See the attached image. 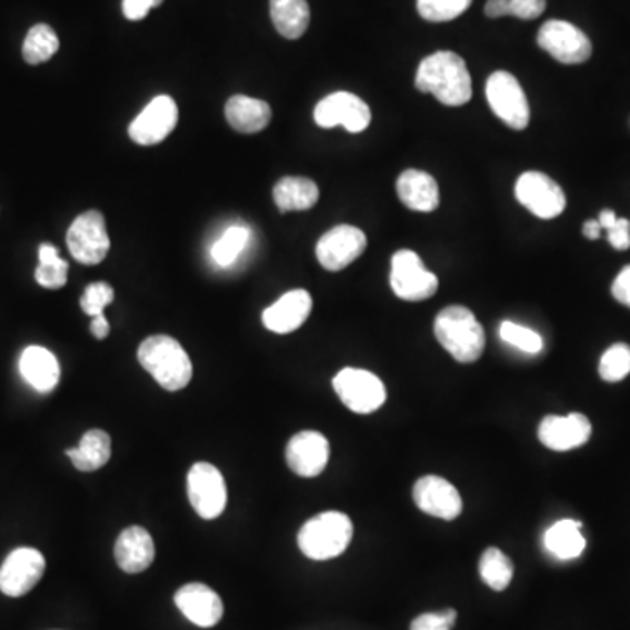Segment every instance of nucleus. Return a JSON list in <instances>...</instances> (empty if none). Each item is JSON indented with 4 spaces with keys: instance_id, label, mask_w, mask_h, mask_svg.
I'll return each mask as SVG.
<instances>
[{
    "instance_id": "37998d69",
    "label": "nucleus",
    "mask_w": 630,
    "mask_h": 630,
    "mask_svg": "<svg viewBox=\"0 0 630 630\" xmlns=\"http://www.w3.org/2000/svg\"><path fill=\"white\" fill-rule=\"evenodd\" d=\"M91 334L97 338V340H103V338L108 337L109 331H111V326H109L108 319L106 316H97L91 321L90 326Z\"/></svg>"
},
{
    "instance_id": "4c0bfd02",
    "label": "nucleus",
    "mask_w": 630,
    "mask_h": 630,
    "mask_svg": "<svg viewBox=\"0 0 630 630\" xmlns=\"http://www.w3.org/2000/svg\"><path fill=\"white\" fill-rule=\"evenodd\" d=\"M456 620H458V611L456 610L424 613L413 620L410 630H452Z\"/></svg>"
},
{
    "instance_id": "1a4fd4ad",
    "label": "nucleus",
    "mask_w": 630,
    "mask_h": 630,
    "mask_svg": "<svg viewBox=\"0 0 630 630\" xmlns=\"http://www.w3.org/2000/svg\"><path fill=\"white\" fill-rule=\"evenodd\" d=\"M538 44L557 62L578 66L592 57V42L583 30L562 20H550L538 32Z\"/></svg>"
},
{
    "instance_id": "ddd939ff",
    "label": "nucleus",
    "mask_w": 630,
    "mask_h": 630,
    "mask_svg": "<svg viewBox=\"0 0 630 630\" xmlns=\"http://www.w3.org/2000/svg\"><path fill=\"white\" fill-rule=\"evenodd\" d=\"M46 560L36 548H17L0 568V592L9 598L27 596L44 574Z\"/></svg>"
},
{
    "instance_id": "423d86ee",
    "label": "nucleus",
    "mask_w": 630,
    "mask_h": 630,
    "mask_svg": "<svg viewBox=\"0 0 630 630\" xmlns=\"http://www.w3.org/2000/svg\"><path fill=\"white\" fill-rule=\"evenodd\" d=\"M67 248L70 254L79 263L93 264L102 263L111 249L106 219L99 210H88L84 214L74 219L67 231Z\"/></svg>"
},
{
    "instance_id": "c85d7f7f",
    "label": "nucleus",
    "mask_w": 630,
    "mask_h": 630,
    "mask_svg": "<svg viewBox=\"0 0 630 630\" xmlns=\"http://www.w3.org/2000/svg\"><path fill=\"white\" fill-rule=\"evenodd\" d=\"M478 569H480L482 580L496 592L508 589L513 578V562L499 548H487L483 556L480 557Z\"/></svg>"
},
{
    "instance_id": "473e14b6",
    "label": "nucleus",
    "mask_w": 630,
    "mask_h": 630,
    "mask_svg": "<svg viewBox=\"0 0 630 630\" xmlns=\"http://www.w3.org/2000/svg\"><path fill=\"white\" fill-rule=\"evenodd\" d=\"M630 373V347L614 343L602 354L599 376L606 382H620Z\"/></svg>"
},
{
    "instance_id": "e433bc0d",
    "label": "nucleus",
    "mask_w": 630,
    "mask_h": 630,
    "mask_svg": "<svg viewBox=\"0 0 630 630\" xmlns=\"http://www.w3.org/2000/svg\"><path fill=\"white\" fill-rule=\"evenodd\" d=\"M114 300V289L108 282H93L87 286L83 297H81V309L87 316L97 318L102 316L106 307L111 306Z\"/></svg>"
},
{
    "instance_id": "9d476101",
    "label": "nucleus",
    "mask_w": 630,
    "mask_h": 630,
    "mask_svg": "<svg viewBox=\"0 0 630 630\" xmlns=\"http://www.w3.org/2000/svg\"><path fill=\"white\" fill-rule=\"evenodd\" d=\"M391 288L396 297L404 301H422L438 291V279L428 272L419 256L401 249L392 256Z\"/></svg>"
},
{
    "instance_id": "20e7f679",
    "label": "nucleus",
    "mask_w": 630,
    "mask_h": 630,
    "mask_svg": "<svg viewBox=\"0 0 630 630\" xmlns=\"http://www.w3.org/2000/svg\"><path fill=\"white\" fill-rule=\"evenodd\" d=\"M352 520L340 511H324L306 522L298 532V547L312 560H330L342 556L352 541Z\"/></svg>"
},
{
    "instance_id": "0eeeda50",
    "label": "nucleus",
    "mask_w": 630,
    "mask_h": 630,
    "mask_svg": "<svg viewBox=\"0 0 630 630\" xmlns=\"http://www.w3.org/2000/svg\"><path fill=\"white\" fill-rule=\"evenodd\" d=\"M188 498L203 520H214L227 510V482L210 462H194L188 473Z\"/></svg>"
},
{
    "instance_id": "c756f323",
    "label": "nucleus",
    "mask_w": 630,
    "mask_h": 630,
    "mask_svg": "<svg viewBox=\"0 0 630 630\" xmlns=\"http://www.w3.org/2000/svg\"><path fill=\"white\" fill-rule=\"evenodd\" d=\"M69 263L60 258L58 249L51 243H42L39 248V267L36 268V280L46 289H60L67 284Z\"/></svg>"
},
{
    "instance_id": "dca6fc26",
    "label": "nucleus",
    "mask_w": 630,
    "mask_h": 630,
    "mask_svg": "<svg viewBox=\"0 0 630 630\" xmlns=\"http://www.w3.org/2000/svg\"><path fill=\"white\" fill-rule=\"evenodd\" d=\"M330 459V441L318 431H301L289 440L286 461L298 477H319Z\"/></svg>"
},
{
    "instance_id": "7ed1b4c3",
    "label": "nucleus",
    "mask_w": 630,
    "mask_h": 630,
    "mask_svg": "<svg viewBox=\"0 0 630 630\" xmlns=\"http://www.w3.org/2000/svg\"><path fill=\"white\" fill-rule=\"evenodd\" d=\"M434 334L441 347L459 363H474L486 349V331L466 307H447L438 313Z\"/></svg>"
},
{
    "instance_id": "f8f14e48",
    "label": "nucleus",
    "mask_w": 630,
    "mask_h": 630,
    "mask_svg": "<svg viewBox=\"0 0 630 630\" xmlns=\"http://www.w3.org/2000/svg\"><path fill=\"white\" fill-rule=\"evenodd\" d=\"M516 197L540 219L557 218L566 209L564 191L543 172L522 173L516 184Z\"/></svg>"
},
{
    "instance_id": "5701e85b",
    "label": "nucleus",
    "mask_w": 630,
    "mask_h": 630,
    "mask_svg": "<svg viewBox=\"0 0 630 630\" xmlns=\"http://www.w3.org/2000/svg\"><path fill=\"white\" fill-rule=\"evenodd\" d=\"M20 371L23 379L39 392L53 391L60 382L58 359L44 347H27L20 358Z\"/></svg>"
},
{
    "instance_id": "a211bd4d",
    "label": "nucleus",
    "mask_w": 630,
    "mask_h": 630,
    "mask_svg": "<svg viewBox=\"0 0 630 630\" xmlns=\"http://www.w3.org/2000/svg\"><path fill=\"white\" fill-rule=\"evenodd\" d=\"M590 434H592V424L583 413L544 417L538 429L541 443L556 452H568L586 446Z\"/></svg>"
},
{
    "instance_id": "a19ab883",
    "label": "nucleus",
    "mask_w": 630,
    "mask_h": 630,
    "mask_svg": "<svg viewBox=\"0 0 630 630\" xmlns=\"http://www.w3.org/2000/svg\"><path fill=\"white\" fill-rule=\"evenodd\" d=\"M611 293H613L614 300L620 301L622 306L630 309V264L623 268L622 272L618 273L613 286H611Z\"/></svg>"
},
{
    "instance_id": "2f4dec72",
    "label": "nucleus",
    "mask_w": 630,
    "mask_h": 630,
    "mask_svg": "<svg viewBox=\"0 0 630 630\" xmlns=\"http://www.w3.org/2000/svg\"><path fill=\"white\" fill-rule=\"evenodd\" d=\"M249 242V230L243 227H231L221 239L212 246V260L219 267H230L242 254Z\"/></svg>"
},
{
    "instance_id": "2eb2a0df",
    "label": "nucleus",
    "mask_w": 630,
    "mask_h": 630,
    "mask_svg": "<svg viewBox=\"0 0 630 630\" xmlns=\"http://www.w3.org/2000/svg\"><path fill=\"white\" fill-rule=\"evenodd\" d=\"M367 243V236L359 228L340 224L319 239L316 254L326 270L340 272L363 254Z\"/></svg>"
},
{
    "instance_id": "6e6552de",
    "label": "nucleus",
    "mask_w": 630,
    "mask_h": 630,
    "mask_svg": "<svg viewBox=\"0 0 630 630\" xmlns=\"http://www.w3.org/2000/svg\"><path fill=\"white\" fill-rule=\"evenodd\" d=\"M333 388L342 403L356 413L377 412L388 398L382 380L359 368H343L334 377Z\"/></svg>"
},
{
    "instance_id": "cd10ccee",
    "label": "nucleus",
    "mask_w": 630,
    "mask_h": 630,
    "mask_svg": "<svg viewBox=\"0 0 630 630\" xmlns=\"http://www.w3.org/2000/svg\"><path fill=\"white\" fill-rule=\"evenodd\" d=\"M319 200V188L312 179L284 178L273 188V202L280 212L312 209Z\"/></svg>"
},
{
    "instance_id": "393cba45",
    "label": "nucleus",
    "mask_w": 630,
    "mask_h": 630,
    "mask_svg": "<svg viewBox=\"0 0 630 630\" xmlns=\"http://www.w3.org/2000/svg\"><path fill=\"white\" fill-rule=\"evenodd\" d=\"M111 437L102 429H91L83 434L76 449H67V456L74 464L76 470L90 471L100 470L108 464L112 453Z\"/></svg>"
},
{
    "instance_id": "412c9836",
    "label": "nucleus",
    "mask_w": 630,
    "mask_h": 630,
    "mask_svg": "<svg viewBox=\"0 0 630 630\" xmlns=\"http://www.w3.org/2000/svg\"><path fill=\"white\" fill-rule=\"evenodd\" d=\"M154 541L144 528L132 526L118 536L114 544V559L124 573L139 574L153 564Z\"/></svg>"
},
{
    "instance_id": "aec40b11",
    "label": "nucleus",
    "mask_w": 630,
    "mask_h": 630,
    "mask_svg": "<svg viewBox=\"0 0 630 630\" xmlns=\"http://www.w3.org/2000/svg\"><path fill=\"white\" fill-rule=\"evenodd\" d=\"M312 312V297L306 289H294L268 307L263 312V324L277 334L293 333Z\"/></svg>"
},
{
    "instance_id": "bb28decb",
    "label": "nucleus",
    "mask_w": 630,
    "mask_h": 630,
    "mask_svg": "<svg viewBox=\"0 0 630 630\" xmlns=\"http://www.w3.org/2000/svg\"><path fill=\"white\" fill-rule=\"evenodd\" d=\"M270 17L282 38L300 39L309 29L310 8L307 0H270Z\"/></svg>"
},
{
    "instance_id": "6ab92c4d",
    "label": "nucleus",
    "mask_w": 630,
    "mask_h": 630,
    "mask_svg": "<svg viewBox=\"0 0 630 630\" xmlns=\"http://www.w3.org/2000/svg\"><path fill=\"white\" fill-rule=\"evenodd\" d=\"M176 606L194 626L209 627L218 626L224 614V606L221 598L210 587L203 583H188L176 592Z\"/></svg>"
},
{
    "instance_id": "58836bf2",
    "label": "nucleus",
    "mask_w": 630,
    "mask_h": 630,
    "mask_svg": "<svg viewBox=\"0 0 630 630\" xmlns=\"http://www.w3.org/2000/svg\"><path fill=\"white\" fill-rule=\"evenodd\" d=\"M547 9V0H510L511 17L520 20H536Z\"/></svg>"
},
{
    "instance_id": "39448f33",
    "label": "nucleus",
    "mask_w": 630,
    "mask_h": 630,
    "mask_svg": "<svg viewBox=\"0 0 630 630\" xmlns=\"http://www.w3.org/2000/svg\"><path fill=\"white\" fill-rule=\"evenodd\" d=\"M486 93L487 102L499 120L513 130L528 128L531 109L516 76L507 70H498L487 81Z\"/></svg>"
},
{
    "instance_id": "72a5a7b5",
    "label": "nucleus",
    "mask_w": 630,
    "mask_h": 630,
    "mask_svg": "<svg viewBox=\"0 0 630 630\" xmlns=\"http://www.w3.org/2000/svg\"><path fill=\"white\" fill-rule=\"evenodd\" d=\"M473 0H417V11L433 23L456 20L468 11Z\"/></svg>"
},
{
    "instance_id": "c03bdc74",
    "label": "nucleus",
    "mask_w": 630,
    "mask_h": 630,
    "mask_svg": "<svg viewBox=\"0 0 630 630\" xmlns=\"http://www.w3.org/2000/svg\"><path fill=\"white\" fill-rule=\"evenodd\" d=\"M601 230L602 228L599 221H593V219H590V221L583 224V236L590 240H598L599 237H601Z\"/></svg>"
},
{
    "instance_id": "b1692460",
    "label": "nucleus",
    "mask_w": 630,
    "mask_h": 630,
    "mask_svg": "<svg viewBox=\"0 0 630 630\" xmlns=\"http://www.w3.org/2000/svg\"><path fill=\"white\" fill-rule=\"evenodd\" d=\"M228 123L240 133H258L272 120V109L264 100L252 97H231L224 108Z\"/></svg>"
},
{
    "instance_id": "f03ea898",
    "label": "nucleus",
    "mask_w": 630,
    "mask_h": 630,
    "mask_svg": "<svg viewBox=\"0 0 630 630\" xmlns=\"http://www.w3.org/2000/svg\"><path fill=\"white\" fill-rule=\"evenodd\" d=\"M137 359L166 391H181L193 377L190 356L182 349L181 343L169 334L146 338L137 350Z\"/></svg>"
},
{
    "instance_id": "79ce46f5",
    "label": "nucleus",
    "mask_w": 630,
    "mask_h": 630,
    "mask_svg": "<svg viewBox=\"0 0 630 630\" xmlns=\"http://www.w3.org/2000/svg\"><path fill=\"white\" fill-rule=\"evenodd\" d=\"M486 14L489 18H503L510 14V0H487Z\"/></svg>"
},
{
    "instance_id": "f704fd0d",
    "label": "nucleus",
    "mask_w": 630,
    "mask_h": 630,
    "mask_svg": "<svg viewBox=\"0 0 630 630\" xmlns=\"http://www.w3.org/2000/svg\"><path fill=\"white\" fill-rule=\"evenodd\" d=\"M499 337L508 346L522 350L526 354H540L543 350V338L536 331L529 330L526 326L517 322L504 321L499 326Z\"/></svg>"
},
{
    "instance_id": "ea45409f",
    "label": "nucleus",
    "mask_w": 630,
    "mask_h": 630,
    "mask_svg": "<svg viewBox=\"0 0 630 630\" xmlns=\"http://www.w3.org/2000/svg\"><path fill=\"white\" fill-rule=\"evenodd\" d=\"M163 0H123V14L130 21L144 20L151 9L161 6Z\"/></svg>"
},
{
    "instance_id": "a878e982",
    "label": "nucleus",
    "mask_w": 630,
    "mask_h": 630,
    "mask_svg": "<svg viewBox=\"0 0 630 630\" xmlns=\"http://www.w3.org/2000/svg\"><path fill=\"white\" fill-rule=\"evenodd\" d=\"M586 547V538L581 534V522L577 520H559L544 532V548L556 559H578Z\"/></svg>"
},
{
    "instance_id": "f257e3e1",
    "label": "nucleus",
    "mask_w": 630,
    "mask_h": 630,
    "mask_svg": "<svg viewBox=\"0 0 630 630\" xmlns=\"http://www.w3.org/2000/svg\"><path fill=\"white\" fill-rule=\"evenodd\" d=\"M416 87L449 108L464 106L473 96L470 70L453 51H438L426 57L417 69Z\"/></svg>"
},
{
    "instance_id": "4be33fe9",
    "label": "nucleus",
    "mask_w": 630,
    "mask_h": 630,
    "mask_svg": "<svg viewBox=\"0 0 630 630\" xmlns=\"http://www.w3.org/2000/svg\"><path fill=\"white\" fill-rule=\"evenodd\" d=\"M396 191L403 206L416 212H433L440 206L438 182L431 173L422 170H404L396 182Z\"/></svg>"
},
{
    "instance_id": "f3484780",
    "label": "nucleus",
    "mask_w": 630,
    "mask_h": 630,
    "mask_svg": "<svg viewBox=\"0 0 630 630\" xmlns=\"http://www.w3.org/2000/svg\"><path fill=\"white\" fill-rule=\"evenodd\" d=\"M413 501L419 510L438 519L453 520L461 516V496L446 478L434 474L420 478L413 487Z\"/></svg>"
},
{
    "instance_id": "9b49d317",
    "label": "nucleus",
    "mask_w": 630,
    "mask_h": 630,
    "mask_svg": "<svg viewBox=\"0 0 630 630\" xmlns=\"http://www.w3.org/2000/svg\"><path fill=\"white\" fill-rule=\"evenodd\" d=\"M313 120L321 128H334L342 124L347 132H364L371 123V111L364 100L349 91H337L322 99L316 106Z\"/></svg>"
},
{
    "instance_id": "4468645a",
    "label": "nucleus",
    "mask_w": 630,
    "mask_h": 630,
    "mask_svg": "<svg viewBox=\"0 0 630 630\" xmlns=\"http://www.w3.org/2000/svg\"><path fill=\"white\" fill-rule=\"evenodd\" d=\"M178 103L172 97L160 96L146 106L128 128L130 139L140 146L160 144L178 124Z\"/></svg>"
},
{
    "instance_id": "7c9ffc66",
    "label": "nucleus",
    "mask_w": 630,
    "mask_h": 630,
    "mask_svg": "<svg viewBox=\"0 0 630 630\" xmlns=\"http://www.w3.org/2000/svg\"><path fill=\"white\" fill-rule=\"evenodd\" d=\"M60 48L57 32L50 26L39 23L32 27L27 33L26 42H23V58L30 66H39L44 63L57 53Z\"/></svg>"
},
{
    "instance_id": "c9c22d12",
    "label": "nucleus",
    "mask_w": 630,
    "mask_h": 630,
    "mask_svg": "<svg viewBox=\"0 0 630 630\" xmlns=\"http://www.w3.org/2000/svg\"><path fill=\"white\" fill-rule=\"evenodd\" d=\"M599 224L608 231V240L617 251H627L630 248V221L617 218L613 210L604 209L599 214Z\"/></svg>"
}]
</instances>
